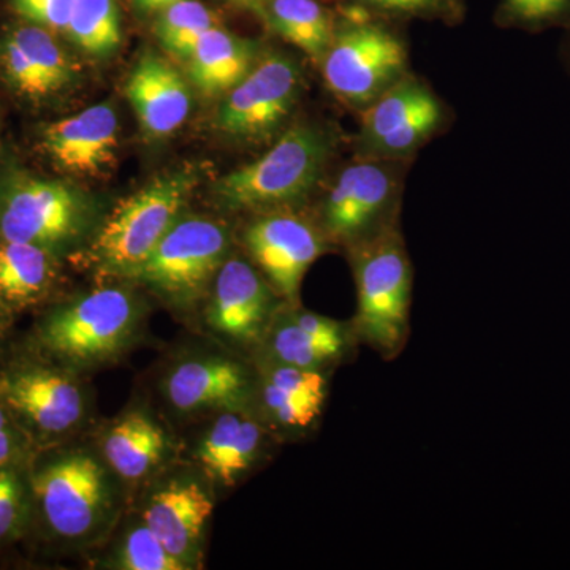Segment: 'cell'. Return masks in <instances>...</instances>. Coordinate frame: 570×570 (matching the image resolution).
<instances>
[{"label":"cell","instance_id":"cell-1","mask_svg":"<svg viewBox=\"0 0 570 570\" xmlns=\"http://www.w3.org/2000/svg\"><path fill=\"white\" fill-rule=\"evenodd\" d=\"M346 254L356 288L351 324L360 347L393 362L403 354L411 336L414 285V269L400 227L392 225Z\"/></svg>","mask_w":570,"mask_h":570},{"label":"cell","instance_id":"cell-2","mask_svg":"<svg viewBox=\"0 0 570 570\" xmlns=\"http://www.w3.org/2000/svg\"><path fill=\"white\" fill-rule=\"evenodd\" d=\"M332 135L314 124H295L255 159L217 179L214 195L230 212H268L305 200L332 157Z\"/></svg>","mask_w":570,"mask_h":570},{"label":"cell","instance_id":"cell-3","mask_svg":"<svg viewBox=\"0 0 570 570\" xmlns=\"http://www.w3.org/2000/svg\"><path fill=\"white\" fill-rule=\"evenodd\" d=\"M137 316L129 292L97 288L45 311L28 343L62 366H85L121 351L134 335Z\"/></svg>","mask_w":570,"mask_h":570},{"label":"cell","instance_id":"cell-4","mask_svg":"<svg viewBox=\"0 0 570 570\" xmlns=\"http://www.w3.org/2000/svg\"><path fill=\"white\" fill-rule=\"evenodd\" d=\"M21 348L0 358V400L39 452L78 426L85 400L66 366L28 341Z\"/></svg>","mask_w":570,"mask_h":570},{"label":"cell","instance_id":"cell-5","mask_svg":"<svg viewBox=\"0 0 570 570\" xmlns=\"http://www.w3.org/2000/svg\"><path fill=\"white\" fill-rule=\"evenodd\" d=\"M29 487L31 527L37 523L45 534L66 542L96 531L110 504L104 468L82 452L36 453L29 463Z\"/></svg>","mask_w":570,"mask_h":570},{"label":"cell","instance_id":"cell-6","mask_svg":"<svg viewBox=\"0 0 570 570\" xmlns=\"http://www.w3.org/2000/svg\"><path fill=\"white\" fill-rule=\"evenodd\" d=\"M401 195L400 160L356 156L322 202L318 227L330 247L344 253L396 225Z\"/></svg>","mask_w":570,"mask_h":570},{"label":"cell","instance_id":"cell-7","mask_svg":"<svg viewBox=\"0 0 570 570\" xmlns=\"http://www.w3.org/2000/svg\"><path fill=\"white\" fill-rule=\"evenodd\" d=\"M195 181L190 171L165 175L124 200L94 242V258L108 272L132 276L178 223Z\"/></svg>","mask_w":570,"mask_h":570},{"label":"cell","instance_id":"cell-8","mask_svg":"<svg viewBox=\"0 0 570 570\" xmlns=\"http://www.w3.org/2000/svg\"><path fill=\"white\" fill-rule=\"evenodd\" d=\"M318 63L330 91L358 111L409 73L403 40L371 21H348L336 28Z\"/></svg>","mask_w":570,"mask_h":570},{"label":"cell","instance_id":"cell-9","mask_svg":"<svg viewBox=\"0 0 570 570\" xmlns=\"http://www.w3.org/2000/svg\"><path fill=\"white\" fill-rule=\"evenodd\" d=\"M85 195L70 184L17 175L0 187V238L52 253L70 245L88 223Z\"/></svg>","mask_w":570,"mask_h":570},{"label":"cell","instance_id":"cell-10","mask_svg":"<svg viewBox=\"0 0 570 570\" xmlns=\"http://www.w3.org/2000/svg\"><path fill=\"white\" fill-rule=\"evenodd\" d=\"M228 249L230 234L224 224L184 217L132 276L176 303H187L217 275Z\"/></svg>","mask_w":570,"mask_h":570},{"label":"cell","instance_id":"cell-11","mask_svg":"<svg viewBox=\"0 0 570 570\" xmlns=\"http://www.w3.org/2000/svg\"><path fill=\"white\" fill-rule=\"evenodd\" d=\"M243 242L249 261L291 305H299L307 269L332 249L317 220L292 206L258 213L247 225Z\"/></svg>","mask_w":570,"mask_h":570},{"label":"cell","instance_id":"cell-12","mask_svg":"<svg viewBox=\"0 0 570 570\" xmlns=\"http://www.w3.org/2000/svg\"><path fill=\"white\" fill-rule=\"evenodd\" d=\"M362 112L356 153L373 159L401 160L417 151L444 122L436 94L407 73Z\"/></svg>","mask_w":570,"mask_h":570},{"label":"cell","instance_id":"cell-13","mask_svg":"<svg viewBox=\"0 0 570 570\" xmlns=\"http://www.w3.org/2000/svg\"><path fill=\"white\" fill-rule=\"evenodd\" d=\"M302 70L291 56L272 52L227 92L217 126L242 140L261 141L284 126L302 92Z\"/></svg>","mask_w":570,"mask_h":570},{"label":"cell","instance_id":"cell-14","mask_svg":"<svg viewBox=\"0 0 570 570\" xmlns=\"http://www.w3.org/2000/svg\"><path fill=\"white\" fill-rule=\"evenodd\" d=\"M358 348L351 321H336L284 303L254 356L333 374L336 367L355 358Z\"/></svg>","mask_w":570,"mask_h":570},{"label":"cell","instance_id":"cell-15","mask_svg":"<svg viewBox=\"0 0 570 570\" xmlns=\"http://www.w3.org/2000/svg\"><path fill=\"white\" fill-rule=\"evenodd\" d=\"M254 411L273 436H305L324 414L330 376L254 356Z\"/></svg>","mask_w":570,"mask_h":570},{"label":"cell","instance_id":"cell-16","mask_svg":"<svg viewBox=\"0 0 570 570\" xmlns=\"http://www.w3.org/2000/svg\"><path fill=\"white\" fill-rule=\"evenodd\" d=\"M284 303L253 262L228 258L214 283L209 325L232 343L255 352Z\"/></svg>","mask_w":570,"mask_h":570},{"label":"cell","instance_id":"cell-17","mask_svg":"<svg viewBox=\"0 0 570 570\" xmlns=\"http://www.w3.org/2000/svg\"><path fill=\"white\" fill-rule=\"evenodd\" d=\"M165 390L181 412L254 409V370L224 356L189 360L171 371Z\"/></svg>","mask_w":570,"mask_h":570},{"label":"cell","instance_id":"cell-18","mask_svg":"<svg viewBox=\"0 0 570 570\" xmlns=\"http://www.w3.org/2000/svg\"><path fill=\"white\" fill-rule=\"evenodd\" d=\"M43 148L52 163L77 175L96 174L111 163L119 142V121L110 104H97L50 124Z\"/></svg>","mask_w":570,"mask_h":570},{"label":"cell","instance_id":"cell-19","mask_svg":"<svg viewBox=\"0 0 570 570\" xmlns=\"http://www.w3.org/2000/svg\"><path fill=\"white\" fill-rule=\"evenodd\" d=\"M126 94L142 130L151 137L175 134L193 110V94L183 75L156 52H146L135 63Z\"/></svg>","mask_w":570,"mask_h":570},{"label":"cell","instance_id":"cell-20","mask_svg":"<svg viewBox=\"0 0 570 570\" xmlns=\"http://www.w3.org/2000/svg\"><path fill=\"white\" fill-rule=\"evenodd\" d=\"M272 431L254 409H225L198 449V460L209 478L235 487L264 459Z\"/></svg>","mask_w":570,"mask_h":570},{"label":"cell","instance_id":"cell-21","mask_svg":"<svg viewBox=\"0 0 570 570\" xmlns=\"http://www.w3.org/2000/svg\"><path fill=\"white\" fill-rule=\"evenodd\" d=\"M213 509V499L202 485L176 480L153 494L142 512V523L176 560L189 568Z\"/></svg>","mask_w":570,"mask_h":570},{"label":"cell","instance_id":"cell-22","mask_svg":"<svg viewBox=\"0 0 570 570\" xmlns=\"http://www.w3.org/2000/svg\"><path fill=\"white\" fill-rule=\"evenodd\" d=\"M58 281L56 253L0 238V311L20 316L43 306Z\"/></svg>","mask_w":570,"mask_h":570},{"label":"cell","instance_id":"cell-23","mask_svg":"<svg viewBox=\"0 0 570 570\" xmlns=\"http://www.w3.org/2000/svg\"><path fill=\"white\" fill-rule=\"evenodd\" d=\"M258 59L255 41L214 26L195 43L187 63L197 89L208 96H219L245 80Z\"/></svg>","mask_w":570,"mask_h":570},{"label":"cell","instance_id":"cell-24","mask_svg":"<svg viewBox=\"0 0 570 570\" xmlns=\"http://www.w3.org/2000/svg\"><path fill=\"white\" fill-rule=\"evenodd\" d=\"M167 438L163 428L141 412L124 415L104 441V455L121 478L138 480L163 460Z\"/></svg>","mask_w":570,"mask_h":570},{"label":"cell","instance_id":"cell-25","mask_svg":"<svg viewBox=\"0 0 570 570\" xmlns=\"http://www.w3.org/2000/svg\"><path fill=\"white\" fill-rule=\"evenodd\" d=\"M264 14L277 36L305 52L313 61L324 59L336 26L317 0H268Z\"/></svg>","mask_w":570,"mask_h":570},{"label":"cell","instance_id":"cell-26","mask_svg":"<svg viewBox=\"0 0 570 570\" xmlns=\"http://www.w3.org/2000/svg\"><path fill=\"white\" fill-rule=\"evenodd\" d=\"M66 32L94 58L115 55L122 40L118 0H75Z\"/></svg>","mask_w":570,"mask_h":570},{"label":"cell","instance_id":"cell-27","mask_svg":"<svg viewBox=\"0 0 570 570\" xmlns=\"http://www.w3.org/2000/svg\"><path fill=\"white\" fill-rule=\"evenodd\" d=\"M157 13V39L165 50L183 61L189 59L198 39L217 26L216 14L198 0H181Z\"/></svg>","mask_w":570,"mask_h":570},{"label":"cell","instance_id":"cell-28","mask_svg":"<svg viewBox=\"0 0 570 570\" xmlns=\"http://www.w3.org/2000/svg\"><path fill=\"white\" fill-rule=\"evenodd\" d=\"M31 517L29 464L0 469V547L24 538Z\"/></svg>","mask_w":570,"mask_h":570},{"label":"cell","instance_id":"cell-29","mask_svg":"<svg viewBox=\"0 0 570 570\" xmlns=\"http://www.w3.org/2000/svg\"><path fill=\"white\" fill-rule=\"evenodd\" d=\"M39 73L48 94L59 91L71 80V66L55 37L40 26H26L10 33Z\"/></svg>","mask_w":570,"mask_h":570},{"label":"cell","instance_id":"cell-30","mask_svg":"<svg viewBox=\"0 0 570 570\" xmlns=\"http://www.w3.org/2000/svg\"><path fill=\"white\" fill-rule=\"evenodd\" d=\"M118 561L127 570H183L181 561L165 549L145 523L134 528L119 549Z\"/></svg>","mask_w":570,"mask_h":570},{"label":"cell","instance_id":"cell-31","mask_svg":"<svg viewBox=\"0 0 570 570\" xmlns=\"http://www.w3.org/2000/svg\"><path fill=\"white\" fill-rule=\"evenodd\" d=\"M502 14L510 24L531 31L568 26L570 0H502Z\"/></svg>","mask_w":570,"mask_h":570},{"label":"cell","instance_id":"cell-32","mask_svg":"<svg viewBox=\"0 0 570 570\" xmlns=\"http://www.w3.org/2000/svg\"><path fill=\"white\" fill-rule=\"evenodd\" d=\"M0 63H2L7 80L22 96L29 97V99L48 96L47 88L40 80L37 70L33 69L28 56L10 36L0 43Z\"/></svg>","mask_w":570,"mask_h":570},{"label":"cell","instance_id":"cell-33","mask_svg":"<svg viewBox=\"0 0 570 570\" xmlns=\"http://www.w3.org/2000/svg\"><path fill=\"white\" fill-rule=\"evenodd\" d=\"M36 453L31 439L0 400V469L26 466Z\"/></svg>","mask_w":570,"mask_h":570},{"label":"cell","instance_id":"cell-34","mask_svg":"<svg viewBox=\"0 0 570 570\" xmlns=\"http://www.w3.org/2000/svg\"><path fill=\"white\" fill-rule=\"evenodd\" d=\"M14 10L32 24L66 31L75 0H11Z\"/></svg>","mask_w":570,"mask_h":570},{"label":"cell","instance_id":"cell-35","mask_svg":"<svg viewBox=\"0 0 570 570\" xmlns=\"http://www.w3.org/2000/svg\"><path fill=\"white\" fill-rule=\"evenodd\" d=\"M373 9L395 11V13L445 14L450 10V0H355Z\"/></svg>","mask_w":570,"mask_h":570},{"label":"cell","instance_id":"cell-36","mask_svg":"<svg viewBox=\"0 0 570 570\" xmlns=\"http://www.w3.org/2000/svg\"><path fill=\"white\" fill-rule=\"evenodd\" d=\"M232 2L246 7V9L258 11V13H264L268 0H232Z\"/></svg>","mask_w":570,"mask_h":570},{"label":"cell","instance_id":"cell-37","mask_svg":"<svg viewBox=\"0 0 570 570\" xmlns=\"http://www.w3.org/2000/svg\"><path fill=\"white\" fill-rule=\"evenodd\" d=\"M10 318L0 311V358H2V341L6 336L7 325H9Z\"/></svg>","mask_w":570,"mask_h":570},{"label":"cell","instance_id":"cell-38","mask_svg":"<svg viewBox=\"0 0 570 570\" xmlns=\"http://www.w3.org/2000/svg\"><path fill=\"white\" fill-rule=\"evenodd\" d=\"M135 6H137V9H140L141 11H154V3H156V0H134Z\"/></svg>","mask_w":570,"mask_h":570},{"label":"cell","instance_id":"cell-39","mask_svg":"<svg viewBox=\"0 0 570 570\" xmlns=\"http://www.w3.org/2000/svg\"><path fill=\"white\" fill-rule=\"evenodd\" d=\"M178 2H181V0H156V3H154V11L167 9V7L174 6V3Z\"/></svg>","mask_w":570,"mask_h":570},{"label":"cell","instance_id":"cell-40","mask_svg":"<svg viewBox=\"0 0 570 570\" xmlns=\"http://www.w3.org/2000/svg\"><path fill=\"white\" fill-rule=\"evenodd\" d=\"M566 28L569 29V39H568V43H566V59H568V63H569V67H570V21H569V24L566 26Z\"/></svg>","mask_w":570,"mask_h":570}]
</instances>
